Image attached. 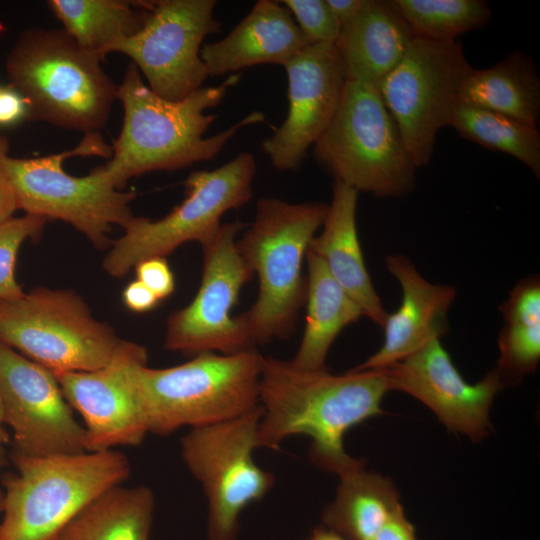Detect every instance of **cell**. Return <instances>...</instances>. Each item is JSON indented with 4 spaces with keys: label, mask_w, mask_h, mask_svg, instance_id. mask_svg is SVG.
I'll return each instance as SVG.
<instances>
[{
    "label": "cell",
    "mask_w": 540,
    "mask_h": 540,
    "mask_svg": "<svg viewBox=\"0 0 540 540\" xmlns=\"http://www.w3.org/2000/svg\"><path fill=\"white\" fill-rule=\"evenodd\" d=\"M327 211L322 202L290 203L275 197L256 202L253 222L236 241L259 281L256 301L241 314L255 347L294 331L306 300L303 262Z\"/></svg>",
    "instance_id": "cell-4"
},
{
    "label": "cell",
    "mask_w": 540,
    "mask_h": 540,
    "mask_svg": "<svg viewBox=\"0 0 540 540\" xmlns=\"http://www.w3.org/2000/svg\"><path fill=\"white\" fill-rule=\"evenodd\" d=\"M414 36L436 42H454L484 27L491 18L482 0H390Z\"/></svg>",
    "instance_id": "cell-30"
},
{
    "label": "cell",
    "mask_w": 540,
    "mask_h": 540,
    "mask_svg": "<svg viewBox=\"0 0 540 540\" xmlns=\"http://www.w3.org/2000/svg\"><path fill=\"white\" fill-rule=\"evenodd\" d=\"M273 540H275V539H273Z\"/></svg>",
    "instance_id": "cell-43"
},
{
    "label": "cell",
    "mask_w": 540,
    "mask_h": 540,
    "mask_svg": "<svg viewBox=\"0 0 540 540\" xmlns=\"http://www.w3.org/2000/svg\"><path fill=\"white\" fill-rule=\"evenodd\" d=\"M240 80L231 74L217 86L201 87L179 101L155 94L138 68L129 64L118 85L117 100L123 106V124L112 145V156L103 165L118 189L135 176L153 171H174L215 158L243 127L265 121L254 111L210 137L205 132L217 115L204 111L216 107Z\"/></svg>",
    "instance_id": "cell-2"
},
{
    "label": "cell",
    "mask_w": 540,
    "mask_h": 540,
    "mask_svg": "<svg viewBox=\"0 0 540 540\" xmlns=\"http://www.w3.org/2000/svg\"><path fill=\"white\" fill-rule=\"evenodd\" d=\"M9 148L7 139L0 134V224L13 217L18 210L16 198L2 165L1 154Z\"/></svg>",
    "instance_id": "cell-37"
},
{
    "label": "cell",
    "mask_w": 540,
    "mask_h": 540,
    "mask_svg": "<svg viewBox=\"0 0 540 540\" xmlns=\"http://www.w3.org/2000/svg\"><path fill=\"white\" fill-rule=\"evenodd\" d=\"M215 0L154 1L143 27L110 49L127 55L158 96L179 101L202 87L208 75L200 51L220 32Z\"/></svg>",
    "instance_id": "cell-14"
},
{
    "label": "cell",
    "mask_w": 540,
    "mask_h": 540,
    "mask_svg": "<svg viewBox=\"0 0 540 540\" xmlns=\"http://www.w3.org/2000/svg\"><path fill=\"white\" fill-rule=\"evenodd\" d=\"M0 396L15 453L42 457L86 451L84 427L55 374L1 341Z\"/></svg>",
    "instance_id": "cell-15"
},
{
    "label": "cell",
    "mask_w": 540,
    "mask_h": 540,
    "mask_svg": "<svg viewBox=\"0 0 540 540\" xmlns=\"http://www.w3.org/2000/svg\"><path fill=\"white\" fill-rule=\"evenodd\" d=\"M306 540H347V539L326 526H320V527L315 528L312 531L311 535Z\"/></svg>",
    "instance_id": "cell-39"
},
{
    "label": "cell",
    "mask_w": 540,
    "mask_h": 540,
    "mask_svg": "<svg viewBox=\"0 0 540 540\" xmlns=\"http://www.w3.org/2000/svg\"><path fill=\"white\" fill-rule=\"evenodd\" d=\"M306 325L290 363L301 370L326 368L329 350L339 333L363 316L360 307L327 271L321 259L306 253Z\"/></svg>",
    "instance_id": "cell-23"
},
{
    "label": "cell",
    "mask_w": 540,
    "mask_h": 540,
    "mask_svg": "<svg viewBox=\"0 0 540 540\" xmlns=\"http://www.w3.org/2000/svg\"><path fill=\"white\" fill-rule=\"evenodd\" d=\"M261 416L259 405L235 419L192 428L180 440L181 458L208 501V540H236L241 513L274 485V475L253 458Z\"/></svg>",
    "instance_id": "cell-11"
},
{
    "label": "cell",
    "mask_w": 540,
    "mask_h": 540,
    "mask_svg": "<svg viewBox=\"0 0 540 540\" xmlns=\"http://www.w3.org/2000/svg\"><path fill=\"white\" fill-rule=\"evenodd\" d=\"M341 26L361 9L364 0H326Z\"/></svg>",
    "instance_id": "cell-38"
},
{
    "label": "cell",
    "mask_w": 540,
    "mask_h": 540,
    "mask_svg": "<svg viewBox=\"0 0 540 540\" xmlns=\"http://www.w3.org/2000/svg\"><path fill=\"white\" fill-rule=\"evenodd\" d=\"M311 45L280 2L259 0L223 39L203 44L200 55L211 77L259 64L284 66Z\"/></svg>",
    "instance_id": "cell-20"
},
{
    "label": "cell",
    "mask_w": 540,
    "mask_h": 540,
    "mask_svg": "<svg viewBox=\"0 0 540 540\" xmlns=\"http://www.w3.org/2000/svg\"><path fill=\"white\" fill-rule=\"evenodd\" d=\"M147 361L143 346L126 341L116 357L100 369L54 373L67 402L83 418L86 451L143 442L148 429L137 372Z\"/></svg>",
    "instance_id": "cell-16"
},
{
    "label": "cell",
    "mask_w": 540,
    "mask_h": 540,
    "mask_svg": "<svg viewBox=\"0 0 540 540\" xmlns=\"http://www.w3.org/2000/svg\"><path fill=\"white\" fill-rule=\"evenodd\" d=\"M503 326L498 337L499 359L494 369L503 386L536 371L540 360V278L520 279L499 308Z\"/></svg>",
    "instance_id": "cell-28"
},
{
    "label": "cell",
    "mask_w": 540,
    "mask_h": 540,
    "mask_svg": "<svg viewBox=\"0 0 540 540\" xmlns=\"http://www.w3.org/2000/svg\"><path fill=\"white\" fill-rule=\"evenodd\" d=\"M5 463H6L5 445L0 444V474ZM3 500H4V493H3V490L0 488V521H1L2 511H3Z\"/></svg>",
    "instance_id": "cell-41"
},
{
    "label": "cell",
    "mask_w": 540,
    "mask_h": 540,
    "mask_svg": "<svg viewBox=\"0 0 540 540\" xmlns=\"http://www.w3.org/2000/svg\"><path fill=\"white\" fill-rule=\"evenodd\" d=\"M27 118L24 98L13 87L0 88V126H8Z\"/></svg>",
    "instance_id": "cell-34"
},
{
    "label": "cell",
    "mask_w": 540,
    "mask_h": 540,
    "mask_svg": "<svg viewBox=\"0 0 540 540\" xmlns=\"http://www.w3.org/2000/svg\"><path fill=\"white\" fill-rule=\"evenodd\" d=\"M458 99L537 127L540 119L537 68L525 53H510L489 68H473L461 84Z\"/></svg>",
    "instance_id": "cell-24"
},
{
    "label": "cell",
    "mask_w": 540,
    "mask_h": 540,
    "mask_svg": "<svg viewBox=\"0 0 540 540\" xmlns=\"http://www.w3.org/2000/svg\"><path fill=\"white\" fill-rule=\"evenodd\" d=\"M9 434L5 429L3 405L0 396V444H7L9 442Z\"/></svg>",
    "instance_id": "cell-40"
},
{
    "label": "cell",
    "mask_w": 540,
    "mask_h": 540,
    "mask_svg": "<svg viewBox=\"0 0 540 540\" xmlns=\"http://www.w3.org/2000/svg\"><path fill=\"white\" fill-rule=\"evenodd\" d=\"M255 172V158L249 152L214 170L191 172L184 181L185 199L161 219L134 216L124 234L112 242L103 260L104 270L121 278L139 262L165 258L186 242L209 244L222 225V216L252 198Z\"/></svg>",
    "instance_id": "cell-10"
},
{
    "label": "cell",
    "mask_w": 540,
    "mask_h": 540,
    "mask_svg": "<svg viewBox=\"0 0 540 540\" xmlns=\"http://www.w3.org/2000/svg\"><path fill=\"white\" fill-rule=\"evenodd\" d=\"M154 509L149 487L117 485L83 507L58 540H150Z\"/></svg>",
    "instance_id": "cell-26"
},
{
    "label": "cell",
    "mask_w": 540,
    "mask_h": 540,
    "mask_svg": "<svg viewBox=\"0 0 540 540\" xmlns=\"http://www.w3.org/2000/svg\"><path fill=\"white\" fill-rule=\"evenodd\" d=\"M473 67L460 42L414 36L378 90L415 167L429 164L437 133L449 126L462 82Z\"/></svg>",
    "instance_id": "cell-12"
},
{
    "label": "cell",
    "mask_w": 540,
    "mask_h": 540,
    "mask_svg": "<svg viewBox=\"0 0 540 540\" xmlns=\"http://www.w3.org/2000/svg\"><path fill=\"white\" fill-rule=\"evenodd\" d=\"M310 44H335L341 24L326 0H282Z\"/></svg>",
    "instance_id": "cell-32"
},
{
    "label": "cell",
    "mask_w": 540,
    "mask_h": 540,
    "mask_svg": "<svg viewBox=\"0 0 540 540\" xmlns=\"http://www.w3.org/2000/svg\"><path fill=\"white\" fill-rule=\"evenodd\" d=\"M372 540H417L402 506L386 520Z\"/></svg>",
    "instance_id": "cell-35"
},
{
    "label": "cell",
    "mask_w": 540,
    "mask_h": 540,
    "mask_svg": "<svg viewBox=\"0 0 540 540\" xmlns=\"http://www.w3.org/2000/svg\"><path fill=\"white\" fill-rule=\"evenodd\" d=\"M3 303H4V302H1V301H0V311H1V308H2Z\"/></svg>",
    "instance_id": "cell-42"
},
{
    "label": "cell",
    "mask_w": 540,
    "mask_h": 540,
    "mask_svg": "<svg viewBox=\"0 0 540 540\" xmlns=\"http://www.w3.org/2000/svg\"><path fill=\"white\" fill-rule=\"evenodd\" d=\"M47 219L25 213L0 224V301L9 302L24 292L15 278V264L22 244L39 237Z\"/></svg>",
    "instance_id": "cell-31"
},
{
    "label": "cell",
    "mask_w": 540,
    "mask_h": 540,
    "mask_svg": "<svg viewBox=\"0 0 540 540\" xmlns=\"http://www.w3.org/2000/svg\"><path fill=\"white\" fill-rule=\"evenodd\" d=\"M75 156H99L110 159L112 146L99 131L86 133L80 143L70 149L34 158H16L1 154L2 165L13 189L18 209L45 219H58L71 224L97 248L104 249L112 241L113 226L123 229L134 218L130 202L133 191L118 189L103 165L88 175L68 174L63 162Z\"/></svg>",
    "instance_id": "cell-7"
},
{
    "label": "cell",
    "mask_w": 540,
    "mask_h": 540,
    "mask_svg": "<svg viewBox=\"0 0 540 540\" xmlns=\"http://www.w3.org/2000/svg\"><path fill=\"white\" fill-rule=\"evenodd\" d=\"M413 37L390 1L364 0L358 13L341 26L334 44L345 79L378 89Z\"/></svg>",
    "instance_id": "cell-22"
},
{
    "label": "cell",
    "mask_w": 540,
    "mask_h": 540,
    "mask_svg": "<svg viewBox=\"0 0 540 540\" xmlns=\"http://www.w3.org/2000/svg\"><path fill=\"white\" fill-rule=\"evenodd\" d=\"M316 160L358 193L402 197L416 170L377 88L346 80L333 119L313 145Z\"/></svg>",
    "instance_id": "cell-8"
},
{
    "label": "cell",
    "mask_w": 540,
    "mask_h": 540,
    "mask_svg": "<svg viewBox=\"0 0 540 540\" xmlns=\"http://www.w3.org/2000/svg\"><path fill=\"white\" fill-rule=\"evenodd\" d=\"M262 355L206 352L167 368L137 372L148 433L168 435L240 417L259 406Z\"/></svg>",
    "instance_id": "cell-6"
},
{
    "label": "cell",
    "mask_w": 540,
    "mask_h": 540,
    "mask_svg": "<svg viewBox=\"0 0 540 540\" xmlns=\"http://www.w3.org/2000/svg\"><path fill=\"white\" fill-rule=\"evenodd\" d=\"M96 53L64 29L28 28L9 52L10 86L24 98L27 118L90 133L108 121L118 85Z\"/></svg>",
    "instance_id": "cell-3"
},
{
    "label": "cell",
    "mask_w": 540,
    "mask_h": 540,
    "mask_svg": "<svg viewBox=\"0 0 540 540\" xmlns=\"http://www.w3.org/2000/svg\"><path fill=\"white\" fill-rule=\"evenodd\" d=\"M134 268L137 280L148 287L159 300L167 298L174 292V275L164 257L145 259Z\"/></svg>",
    "instance_id": "cell-33"
},
{
    "label": "cell",
    "mask_w": 540,
    "mask_h": 540,
    "mask_svg": "<svg viewBox=\"0 0 540 540\" xmlns=\"http://www.w3.org/2000/svg\"><path fill=\"white\" fill-rule=\"evenodd\" d=\"M388 272L398 281L402 300L383 325L384 340L377 352L352 370L381 369L394 364L435 339L449 328L448 311L456 289L429 282L403 254L385 257Z\"/></svg>",
    "instance_id": "cell-19"
},
{
    "label": "cell",
    "mask_w": 540,
    "mask_h": 540,
    "mask_svg": "<svg viewBox=\"0 0 540 540\" xmlns=\"http://www.w3.org/2000/svg\"><path fill=\"white\" fill-rule=\"evenodd\" d=\"M63 29L83 48L102 60L119 40L143 27L153 2L126 0H50Z\"/></svg>",
    "instance_id": "cell-27"
},
{
    "label": "cell",
    "mask_w": 540,
    "mask_h": 540,
    "mask_svg": "<svg viewBox=\"0 0 540 540\" xmlns=\"http://www.w3.org/2000/svg\"><path fill=\"white\" fill-rule=\"evenodd\" d=\"M248 224L223 223L203 246L202 278L193 300L167 319L164 347L188 356L214 352L235 354L256 350L241 314L232 316L242 287L254 273L236 246Z\"/></svg>",
    "instance_id": "cell-13"
},
{
    "label": "cell",
    "mask_w": 540,
    "mask_h": 540,
    "mask_svg": "<svg viewBox=\"0 0 540 540\" xmlns=\"http://www.w3.org/2000/svg\"><path fill=\"white\" fill-rule=\"evenodd\" d=\"M0 341L53 373H62L106 366L127 340L96 320L74 291L39 287L3 303Z\"/></svg>",
    "instance_id": "cell-9"
},
{
    "label": "cell",
    "mask_w": 540,
    "mask_h": 540,
    "mask_svg": "<svg viewBox=\"0 0 540 540\" xmlns=\"http://www.w3.org/2000/svg\"><path fill=\"white\" fill-rule=\"evenodd\" d=\"M358 192L335 181L332 199L308 250L316 254L329 274L360 307L363 316L383 327L388 313L364 262L356 226Z\"/></svg>",
    "instance_id": "cell-21"
},
{
    "label": "cell",
    "mask_w": 540,
    "mask_h": 540,
    "mask_svg": "<svg viewBox=\"0 0 540 540\" xmlns=\"http://www.w3.org/2000/svg\"><path fill=\"white\" fill-rule=\"evenodd\" d=\"M123 301L130 310L142 313L153 309L160 300L148 287L136 279L125 287Z\"/></svg>",
    "instance_id": "cell-36"
},
{
    "label": "cell",
    "mask_w": 540,
    "mask_h": 540,
    "mask_svg": "<svg viewBox=\"0 0 540 540\" xmlns=\"http://www.w3.org/2000/svg\"><path fill=\"white\" fill-rule=\"evenodd\" d=\"M16 472L3 481L0 540H58L71 519L105 490L130 475L114 449L33 457L14 453Z\"/></svg>",
    "instance_id": "cell-5"
},
{
    "label": "cell",
    "mask_w": 540,
    "mask_h": 540,
    "mask_svg": "<svg viewBox=\"0 0 540 540\" xmlns=\"http://www.w3.org/2000/svg\"><path fill=\"white\" fill-rule=\"evenodd\" d=\"M389 391L388 379L379 369L334 375L327 369L301 370L289 360L263 356L259 448L277 450L288 437L308 436L312 463L340 476L362 464L345 451L346 432L381 414L382 399Z\"/></svg>",
    "instance_id": "cell-1"
},
{
    "label": "cell",
    "mask_w": 540,
    "mask_h": 540,
    "mask_svg": "<svg viewBox=\"0 0 540 540\" xmlns=\"http://www.w3.org/2000/svg\"><path fill=\"white\" fill-rule=\"evenodd\" d=\"M283 67L288 113L261 149L277 170L298 171L333 119L346 79L334 44H311Z\"/></svg>",
    "instance_id": "cell-17"
},
{
    "label": "cell",
    "mask_w": 540,
    "mask_h": 540,
    "mask_svg": "<svg viewBox=\"0 0 540 540\" xmlns=\"http://www.w3.org/2000/svg\"><path fill=\"white\" fill-rule=\"evenodd\" d=\"M379 370L387 377L391 390L421 401L450 431L473 441L488 435L490 408L495 395L504 387L495 370L475 384L468 383L440 339Z\"/></svg>",
    "instance_id": "cell-18"
},
{
    "label": "cell",
    "mask_w": 540,
    "mask_h": 540,
    "mask_svg": "<svg viewBox=\"0 0 540 540\" xmlns=\"http://www.w3.org/2000/svg\"><path fill=\"white\" fill-rule=\"evenodd\" d=\"M336 494L323 511L324 526L347 540H372L402 505L393 482L364 469L363 463L341 474Z\"/></svg>",
    "instance_id": "cell-25"
},
{
    "label": "cell",
    "mask_w": 540,
    "mask_h": 540,
    "mask_svg": "<svg viewBox=\"0 0 540 540\" xmlns=\"http://www.w3.org/2000/svg\"><path fill=\"white\" fill-rule=\"evenodd\" d=\"M449 126L462 138L516 158L535 177H540V133L537 127L468 105L459 99L452 107Z\"/></svg>",
    "instance_id": "cell-29"
}]
</instances>
